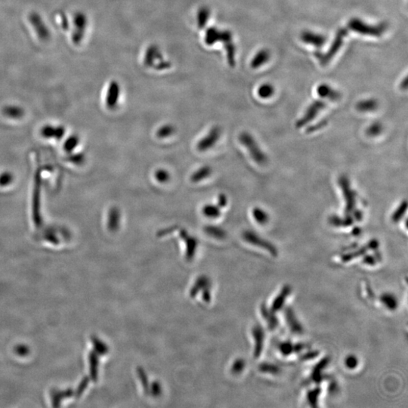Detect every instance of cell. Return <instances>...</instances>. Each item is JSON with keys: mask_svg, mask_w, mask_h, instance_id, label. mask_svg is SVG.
<instances>
[{"mask_svg": "<svg viewBox=\"0 0 408 408\" xmlns=\"http://www.w3.org/2000/svg\"><path fill=\"white\" fill-rule=\"evenodd\" d=\"M339 185L343 191V197L346 202V208H345L346 216H352L354 221L360 222L363 215L360 210H358L356 208L355 192L351 188L349 180L346 176H341L339 180Z\"/></svg>", "mask_w": 408, "mask_h": 408, "instance_id": "6da1fadb", "label": "cell"}, {"mask_svg": "<svg viewBox=\"0 0 408 408\" xmlns=\"http://www.w3.org/2000/svg\"><path fill=\"white\" fill-rule=\"evenodd\" d=\"M239 140L241 144L247 149L251 158L256 163L260 165H264L267 163L268 158H267L266 155L261 150L255 139L249 133H246V132L241 133L239 136Z\"/></svg>", "mask_w": 408, "mask_h": 408, "instance_id": "7a4b0ae2", "label": "cell"}, {"mask_svg": "<svg viewBox=\"0 0 408 408\" xmlns=\"http://www.w3.org/2000/svg\"><path fill=\"white\" fill-rule=\"evenodd\" d=\"M348 28L351 31L363 35L372 36V37H381L387 31V25L385 23L379 25H370L365 23L362 20L353 18L348 23Z\"/></svg>", "mask_w": 408, "mask_h": 408, "instance_id": "3957f363", "label": "cell"}, {"mask_svg": "<svg viewBox=\"0 0 408 408\" xmlns=\"http://www.w3.org/2000/svg\"><path fill=\"white\" fill-rule=\"evenodd\" d=\"M347 34H348L347 28H341V29L337 31L335 39H334L330 48H329L326 54H322L320 52L315 53L317 59H319L322 65H326L331 61V59L334 57V56L338 53L339 50L340 49L342 45H343V40H344Z\"/></svg>", "mask_w": 408, "mask_h": 408, "instance_id": "277c9868", "label": "cell"}, {"mask_svg": "<svg viewBox=\"0 0 408 408\" xmlns=\"http://www.w3.org/2000/svg\"><path fill=\"white\" fill-rule=\"evenodd\" d=\"M73 23L74 28L72 33V42L75 45H79L84 38L88 23L87 17L83 12H76L73 15Z\"/></svg>", "mask_w": 408, "mask_h": 408, "instance_id": "5b68a950", "label": "cell"}, {"mask_svg": "<svg viewBox=\"0 0 408 408\" xmlns=\"http://www.w3.org/2000/svg\"><path fill=\"white\" fill-rule=\"evenodd\" d=\"M29 20L33 28L35 31L37 37L41 41L46 42L51 37L49 30L45 24L42 17L37 12H31L29 15Z\"/></svg>", "mask_w": 408, "mask_h": 408, "instance_id": "8992f818", "label": "cell"}, {"mask_svg": "<svg viewBox=\"0 0 408 408\" xmlns=\"http://www.w3.org/2000/svg\"><path fill=\"white\" fill-rule=\"evenodd\" d=\"M243 237H244L245 241L249 243V244L255 245V246H259L262 249H265L274 257H276L277 255V248L274 245L268 242L266 240L263 239L261 237L254 233L253 232L246 231L243 234Z\"/></svg>", "mask_w": 408, "mask_h": 408, "instance_id": "52a82bcc", "label": "cell"}, {"mask_svg": "<svg viewBox=\"0 0 408 408\" xmlns=\"http://www.w3.org/2000/svg\"><path fill=\"white\" fill-rule=\"evenodd\" d=\"M326 103L325 101H315L308 108L307 111L305 113L302 118L298 120L296 122V125L298 129L302 128L305 126L309 122L312 121L315 117L319 114L321 110L325 108Z\"/></svg>", "mask_w": 408, "mask_h": 408, "instance_id": "ba28073f", "label": "cell"}, {"mask_svg": "<svg viewBox=\"0 0 408 408\" xmlns=\"http://www.w3.org/2000/svg\"><path fill=\"white\" fill-rule=\"evenodd\" d=\"M222 134V130L219 125H215L208 133L206 135L205 137L201 140L199 141L197 144V149L200 151H207L213 147L220 139Z\"/></svg>", "mask_w": 408, "mask_h": 408, "instance_id": "9c48e42d", "label": "cell"}, {"mask_svg": "<svg viewBox=\"0 0 408 408\" xmlns=\"http://www.w3.org/2000/svg\"><path fill=\"white\" fill-rule=\"evenodd\" d=\"M120 86L117 81H111L108 86V92H107L106 105L109 109H114L117 108L120 99Z\"/></svg>", "mask_w": 408, "mask_h": 408, "instance_id": "30bf717a", "label": "cell"}, {"mask_svg": "<svg viewBox=\"0 0 408 408\" xmlns=\"http://www.w3.org/2000/svg\"><path fill=\"white\" fill-rule=\"evenodd\" d=\"M161 58H162V55L160 53L158 47L156 45H150L147 48L145 55H144V65L147 66V67H154L157 61H163L161 60Z\"/></svg>", "mask_w": 408, "mask_h": 408, "instance_id": "8fae6325", "label": "cell"}, {"mask_svg": "<svg viewBox=\"0 0 408 408\" xmlns=\"http://www.w3.org/2000/svg\"><path fill=\"white\" fill-rule=\"evenodd\" d=\"M301 39L304 42L314 45L317 48H321L326 42V38L321 34H315L310 31H305L301 35Z\"/></svg>", "mask_w": 408, "mask_h": 408, "instance_id": "7c38bea8", "label": "cell"}, {"mask_svg": "<svg viewBox=\"0 0 408 408\" xmlns=\"http://www.w3.org/2000/svg\"><path fill=\"white\" fill-rule=\"evenodd\" d=\"M285 315L286 321H287V323L288 324L290 330L294 333V334H302V331H303V328H302V325H301L300 322H299L297 318H296L293 311L291 309H290V308H288V309L285 310Z\"/></svg>", "mask_w": 408, "mask_h": 408, "instance_id": "4fadbf2b", "label": "cell"}, {"mask_svg": "<svg viewBox=\"0 0 408 408\" xmlns=\"http://www.w3.org/2000/svg\"><path fill=\"white\" fill-rule=\"evenodd\" d=\"M120 221H121V213H120V209L116 207H112L110 210L109 214H108V228L111 232H116L118 230L120 225Z\"/></svg>", "mask_w": 408, "mask_h": 408, "instance_id": "5bb4252c", "label": "cell"}, {"mask_svg": "<svg viewBox=\"0 0 408 408\" xmlns=\"http://www.w3.org/2000/svg\"><path fill=\"white\" fill-rule=\"evenodd\" d=\"M180 236L185 241L187 245V256L188 258H191L195 253L197 247V240L194 237L188 235V232L185 229L180 230Z\"/></svg>", "mask_w": 408, "mask_h": 408, "instance_id": "9a60e30c", "label": "cell"}, {"mask_svg": "<svg viewBox=\"0 0 408 408\" xmlns=\"http://www.w3.org/2000/svg\"><path fill=\"white\" fill-rule=\"evenodd\" d=\"M318 95L322 98H326V99L331 100V101H337L340 99V92L333 89L330 86L326 84H321L318 86L317 89Z\"/></svg>", "mask_w": 408, "mask_h": 408, "instance_id": "2e32d148", "label": "cell"}, {"mask_svg": "<svg viewBox=\"0 0 408 408\" xmlns=\"http://www.w3.org/2000/svg\"><path fill=\"white\" fill-rule=\"evenodd\" d=\"M221 34H222V31L218 29L216 27L209 28L206 31L205 37H204L205 43L208 46H212L218 42H220Z\"/></svg>", "mask_w": 408, "mask_h": 408, "instance_id": "e0dca14e", "label": "cell"}, {"mask_svg": "<svg viewBox=\"0 0 408 408\" xmlns=\"http://www.w3.org/2000/svg\"><path fill=\"white\" fill-rule=\"evenodd\" d=\"M378 246H379V243H378V241H376V240H373V241H370L369 244L366 245V246L361 248L360 249L356 251V252H350V253H347L346 255L343 256V260L344 262L350 261V260H353V259L357 258L359 256H362L366 253L367 249H376Z\"/></svg>", "mask_w": 408, "mask_h": 408, "instance_id": "ac0fdd59", "label": "cell"}, {"mask_svg": "<svg viewBox=\"0 0 408 408\" xmlns=\"http://www.w3.org/2000/svg\"><path fill=\"white\" fill-rule=\"evenodd\" d=\"M253 337L255 340V356L259 357L263 351L264 345L265 334L264 331L260 326H256L253 329Z\"/></svg>", "mask_w": 408, "mask_h": 408, "instance_id": "d6986e66", "label": "cell"}, {"mask_svg": "<svg viewBox=\"0 0 408 408\" xmlns=\"http://www.w3.org/2000/svg\"><path fill=\"white\" fill-rule=\"evenodd\" d=\"M290 293V287L289 286H285L280 291V294L276 297L273 302L272 306H271V312H277V311L280 310L284 305H285L286 299L288 297Z\"/></svg>", "mask_w": 408, "mask_h": 408, "instance_id": "ffe728a7", "label": "cell"}, {"mask_svg": "<svg viewBox=\"0 0 408 408\" xmlns=\"http://www.w3.org/2000/svg\"><path fill=\"white\" fill-rule=\"evenodd\" d=\"M211 15V11L207 6H202L197 14V24L199 29H203L207 26Z\"/></svg>", "mask_w": 408, "mask_h": 408, "instance_id": "44dd1931", "label": "cell"}, {"mask_svg": "<svg viewBox=\"0 0 408 408\" xmlns=\"http://www.w3.org/2000/svg\"><path fill=\"white\" fill-rule=\"evenodd\" d=\"M213 172V169L210 166H203L200 167V169H197L196 172L193 173L191 175V180L192 183H196L199 182L203 181V180L207 178V177L211 175Z\"/></svg>", "mask_w": 408, "mask_h": 408, "instance_id": "7402d4cb", "label": "cell"}, {"mask_svg": "<svg viewBox=\"0 0 408 408\" xmlns=\"http://www.w3.org/2000/svg\"><path fill=\"white\" fill-rule=\"evenodd\" d=\"M269 53L268 50L262 49L254 56L252 61H251V67L253 69L258 68L262 65L265 64L269 59Z\"/></svg>", "mask_w": 408, "mask_h": 408, "instance_id": "603a6c76", "label": "cell"}, {"mask_svg": "<svg viewBox=\"0 0 408 408\" xmlns=\"http://www.w3.org/2000/svg\"><path fill=\"white\" fill-rule=\"evenodd\" d=\"M303 348L304 346L302 345H293L291 343H289V342L282 343L279 346L280 353L285 356L290 355L293 352H299V351H302Z\"/></svg>", "mask_w": 408, "mask_h": 408, "instance_id": "cb8c5ba5", "label": "cell"}, {"mask_svg": "<svg viewBox=\"0 0 408 408\" xmlns=\"http://www.w3.org/2000/svg\"><path fill=\"white\" fill-rule=\"evenodd\" d=\"M378 102L375 99H367L359 101L356 105V108L360 112H371L377 108Z\"/></svg>", "mask_w": 408, "mask_h": 408, "instance_id": "d4e9b609", "label": "cell"}, {"mask_svg": "<svg viewBox=\"0 0 408 408\" xmlns=\"http://www.w3.org/2000/svg\"><path fill=\"white\" fill-rule=\"evenodd\" d=\"M204 231L207 235L213 238H217V239H223L226 236L225 231L219 226L209 224L204 227Z\"/></svg>", "mask_w": 408, "mask_h": 408, "instance_id": "484cf974", "label": "cell"}, {"mask_svg": "<svg viewBox=\"0 0 408 408\" xmlns=\"http://www.w3.org/2000/svg\"><path fill=\"white\" fill-rule=\"evenodd\" d=\"M224 48H225L226 56H227V60L228 62L229 65L231 67H234L235 65V56H236V48H235V44L233 41L227 42L224 44Z\"/></svg>", "mask_w": 408, "mask_h": 408, "instance_id": "4316f807", "label": "cell"}, {"mask_svg": "<svg viewBox=\"0 0 408 408\" xmlns=\"http://www.w3.org/2000/svg\"><path fill=\"white\" fill-rule=\"evenodd\" d=\"M380 301L385 307L389 310H395L398 307V301L394 295L391 293H384L381 296Z\"/></svg>", "mask_w": 408, "mask_h": 408, "instance_id": "83f0119b", "label": "cell"}, {"mask_svg": "<svg viewBox=\"0 0 408 408\" xmlns=\"http://www.w3.org/2000/svg\"><path fill=\"white\" fill-rule=\"evenodd\" d=\"M354 222V218L350 216H345V217L343 218L334 216L330 218V223L336 227H340V226L347 227V226L351 225Z\"/></svg>", "mask_w": 408, "mask_h": 408, "instance_id": "f1b7e54d", "label": "cell"}, {"mask_svg": "<svg viewBox=\"0 0 408 408\" xmlns=\"http://www.w3.org/2000/svg\"><path fill=\"white\" fill-rule=\"evenodd\" d=\"M407 201H406V200H404V201L401 202V204L398 206V208L395 210L393 214H392V220L393 221V222L397 223V222H400V221L401 220V219H402L403 216H404V214H405L406 212H407Z\"/></svg>", "mask_w": 408, "mask_h": 408, "instance_id": "f546056e", "label": "cell"}, {"mask_svg": "<svg viewBox=\"0 0 408 408\" xmlns=\"http://www.w3.org/2000/svg\"><path fill=\"white\" fill-rule=\"evenodd\" d=\"M203 213L204 216L208 218H218L220 216L221 210L217 206L213 205V204H207L204 206L203 208Z\"/></svg>", "mask_w": 408, "mask_h": 408, "instance_id": "4dcf8cb0", "label": "cell"}, {"mask_svg": "<svg viewBox=\"0 0 408 408\" xmlns=\"http://www.w3.org/2000/svg\"><path fill=\"white\" fill-rule=\"evenodd\" d=\"M252 216H253L256 222L260 224H266L269 219L268 213L260 207L254 208V210H252Z\"/></svg>", "mask_w": 408, "mask_h": 408, "instance_id": "1f68e13d", "label": "cell"}, {"mask_svg": "<svg viewBox=\"0 0 408 408\" xmlns=\"http://www.w3.org/2000/svg\"><path fill=\"white\" fill-rule=\"evenodd\" d=\"M262 313L264 316L265 319L266 320L268 325L271 328V329H274L278 325V321H277L276 316H274V312L267 310L266 308L263 307L262 309Z\"/></svg>", "mask_w": 408, "mask_h": 408, "instance_id": "d6a6232c", "label": "cell"}, {"mask_svg": "<svg viewBox=\"0 0 408 408\" xmlns=\"http://www.w3.org/2000/svg\"><path fill=\"white\" fill-rule=\"evenodd\" d=\"M327 364V359H323V360L320 362L319 364L317 365L316 367H315L313 370V373H312V379H313L315 382H319L322 380V378H321V371L325 368Z\"/></svg>", "mask_w": 408, "mask_h": 408, "instance_id": "836d02e7", "label": "cell"}, {"mask_svg": "<svg viewBox=\"0 0 408 408\" xmlns=\"http://www.w3.org/2000/svg\"><path fill=\"white\" fill-rule=\"evenodd\" d=\"M175 128L173 125L171 124H166V125H163L162 127L159 129L157 132V136L160 139H166V138L169 137L175 133Z\"/></svg>", "mask_w": 408, "mask_h": 408, "instance_id": "e575fe53", "label": "cell"}, {"mask_svg": "<svg viewBox=\"0 0 408 408\" xmlns=\"http://www.w3.org/2000/svg\"><path fill=\"white\" fill-rule=\"evenodd\" d=\"M274 92V87L271 85L263 84L259 88L258 95L260 98H268L272 96Z\"/></svg>", "mask_w": 408, "mask_h": 408, "instance_id": "d590c367", "label": "cell"}, {"mask_svg": "<svg viewBox=\"0 0 408 408\" xmlns=\"http://www.w3.org/2000/svg\"><path fill=\"white\" fill-rule=\"evenodd\" d=\"M382 130H384V126H382V123L375 122L367 128V134L370 137H376L382 133Z\"/></svg>", "mask_w": 408, "mask_h": 408, "instance_id": "8d00e7d4", "label": "cell"}, {"mask_svg": "<svg viewBox=\"0 0 408 408\" xmlns=\"http://www.w3.org/2000/svg\"><path fill=\"white\" fill-rule=\"evenodd\" d=\"M4 114L8 117L18 118V117H21L22 114H23V111H22L21 108H18V107L9 106L5 108Z\"/></svg>", "mask_w": 408, "mask_h": 408, "instance_id": "74e56055", "label": "cell"}, {"mask_svg": "<svg viewBox=\"0 0 408 408\" xmlns=\"http://www.w3.org/2000/svg\"><path fill=\"white\" fill-rule=\"evenodd\" d=\"M155 178L158 180L159 183H167L170 180V174L169 173L167 170L163 169H158L155 172Z\"/></svg>", "mask_w": 408, "mask_h": 408, "instance_id": "f35d334b", "label": "cell"}, {"mask_svg": "<svg viewBox=\"0 0 408 408\" xmlns=\"http://www.w3.org/2000/svg\"><path fill=\"white\" fill-rule=\"evenodd\" d=\"M320 393H321V389H320L319 388L313 389V390L309 392V394H308V400H309L311 405L316 406L317 401H318V398Z\"/></svg>", "mask_w": 408, "mask_h": 408, "instance_id": "ab89813d", "label": "cell"}, {"mask_svg": "<svg viewBox=\"0 0 408 408\" xmlns=\"http://www.w3.org/2000/svg\"><path fill=\"white\" fill-rule=\"evenodd\" d=\"M260 370L264 373H271V374H277L280 370L276 365H271V364H263L260 366Z\"/></svg>", "mask_w": 408, "mask_h": 408, "instance_id": "60d3db41", "label": "cell"}, {"mask_svg": "<svg viewBox=\"0 0 408 408\" xmlns=\"http://www.w3.org/2000/svg\"><path fill=\"white\" fill-rule=\"evenodd\" d=\"M345 365L350 370H354L359 365V360L354 355H348L345 360Z\"/></svg>", "mask_w": 408, "mask_h": 408, "instance_id": "b9f144b4", "label": "cell"}, {"mask_svg": "<svg viewBox=\"0 0 408 408\" xmlns=\"http://www.w3.org/2000/svg\"><path fill=\"white\" fill-rule=\"evenodd\" d=\"M178 227L177 226H172V227H167V228L162 229L158 232V235L160 237L165 236V235H169L172 232H175V230H178Z\"/></svg>", "mask_w": 408, "mask_h": 408, "instance_id": "7bdbcfd3", "label": "cell"}, {"mask_svg": "<svg viewBox=\"0 0 408 408\" xmlns=\"http://www.w3.org/2000/svg\"><path fill=\"white\" fill-rule=\"evenodd\" d=\"M227 197L225 194H220L218 197V207L219 208H224L227 206Z\"/></svg>", "mask_w": 408, "mask_h": 408, "instance_id": "ee69618b", "label": "cell"}, {"mask_svg": "<svg viewBox=\"0 0 408 408\" xmlns=\"http://www.w3.org/2000/svg\"><path fill=\"white\" fill-rule=\"evenodd\" d=\"M12 178L10 174H3L0 177V184L1 185H7L8 183H10L12 181Z\"/></svg>", "mask_w": 408, "mask_h": 408, "instance_id": "f6af8a7d", "label": "cell"}, {"mask_svg": "<svg viewBox=\"0 0 408 408\" xmlns=\"http://www.w3.org/2000/svg\"><path fill=\"white\" fill-rule=\"evenodd\" d=\"M376 259L373 256H368L364 259V263L369 265H374L376 263Z\"/></svg>", "mask_w": 408, "mask_h": 408, "instance_id": "bcb514c9", "label": "cell"}, {"mask_svg": "<svg viewBox=\"0 0 408 408\" xmlns=\"http://www.w3.org/2000/svg\"><path fill=\"white\" fill-rule=\"evenodd\" d=\"M78 144V139H76V141H75V139L73 141L72 140V139H70V140H69L68 142H67V144H66L65 145L66 150H69V151H70V150H73V147H74L75 145L76 146V144Z\"/></svg>", "mask_w": 408, "mask_h": 408, "instance_id": "7dc6e473", "label": "cell"}, {"mask_svg": "<svg viewBox=\"0 0 408 408\" xmlns=\"http://www.w3.org/2000/svg\"><path fill=\"white\" fill-rule=\"evenodd\" d=\"M61 26H62V28L64 30H67L68 29L69 23L68 21H67V17H66L65 14H61Z\"/></svg>", "mask_w": 408, "mask_h": 408, "instance_id": "c3c4849f", "label": "cell"}, {"mask_svg": "<svg viewBox=\"0 0 408 408\" xmlns=\"http://www.w3.org/2000/svg\"><path fill=\"white\" fill-rule=\"evenodd\" d=\"M318 354V353L316 352V351H312V352L308 353L305 355H304L303 359L308 360V359H314V358L316 357Z\"/></svg>", "mask_w": 408, "mask_h": 408, "instance_id": "681fc988", "label": "cell"}, {"mask_svg": "<svg viewBox=\"0 0 408 408\" xmlns=\"http://www.w3.org/2000/svg\"><path fill=\"white\" fill-rule=\"evenodd\" d=\"M407 78H404V81L401 82V85H400V88H401V89H403V90H406L407 88Z\"/></svg>", "mask_w": 408, "mask_h": 408, "instance_id": "f907efd6", "label": "cell"}]
</instances>
